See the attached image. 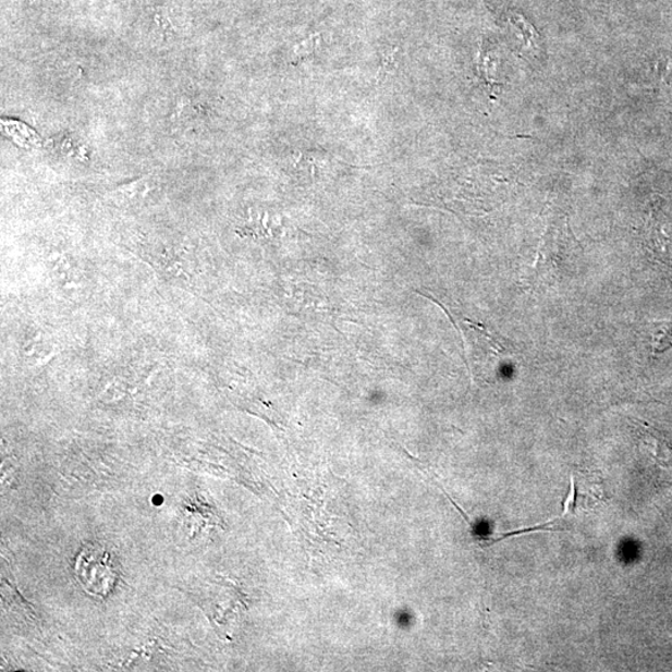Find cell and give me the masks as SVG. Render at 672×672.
Listing matches in <instances>:
<instances>
[{
  "label": "cell",
  "mask_w": 672,
  "mask_h": 672,
  "mask_svg": "<svg viewBox=\"0 0 672 672\" xmlns=\"http://www.w3.org/2000/svg\"><path fill=\"white\" fill-rule=\"evenodd\" d=\"M672 349V320L658 322L653 327L651 351L653 356L664 354Z\"/></svg>",
  "instance_id": "obj_5"
},
{
  "label": "cell",
  "mask_w": 672,
  "mask_h": 672,
  "mask_svg": "<svg viewBox=\"0 0 672 672\" xmlns=\"http://www.w3.org/2000/svg\"><path fill=\"white\" fill-rule=\"evenodd\" d=\"M577 2L582 3V4H587L590 2H596V0H577Z\"/></svg>",
  "instance_id": "obj_7"
},
{
  "label": "cell",
  "mask_w": 672,
  "mask_h": 672,
  "mask_svg": "<svg viewBox=\"0 0 672 672\" xmlns=\"http://www.w3.org/2000/svg\"><path fill=\"white\" fill-rule=\"evenodd\" d=\"M76 574L87 591L107 597L117 586L118 571L111 555L99 546H87L77 558Z\"/></svg>",
  "instance_id": "obj_1"
},
{
  "label": "cell",
  "mask_w": 672,
  "mask_h": 672,
  "mask_svg": "<svg viewBox=\"0 0 672 672\" xmlns=\"http://www.w3.org/2000/svg\"><path fill=\"white\" fill-rule=\"evenodd\" d=\"M569 240L560 229H549L543 235L537 253L535 265L526 276V284L534 286L538 283L554 282L557 277L566 268V258L571 253Z\"/></svg>",
  "instance_id": "obj_2"
},
{
  "label": "cell",
  "mask_w": 672,
  "mask_h": 672,
  "mask_svg": "<svg viewBox=\"0 0 672 672\" xmlns=\"http://www.w3.org/2000/svg\"><path fill=\"white\" fill-rule=\"evenodd\" d=\"M639 438L642 448L653 461L662 473L664 481L672 486V444L660 431L648 424L640 423Z\"/></svg>",
  "instance_id": "obj_3"
},
{
  "label": "cell",
  "mask_w": 672,
  "mask_h": 672,
  "mask_svg": "<svg viewBox=\"0 0 672 672\" xmlns=\"http://www.w3.org/2000/svg\"><path fill=\"white\" fill-rule=\"evenodd\" d=\"M318 42L319 37H310L307 40H304L294 48V56L296 58L308 57L314 50L317 49Z\"/></svg>",
  "instance_id": "obj_6"
},
{
  "label": "cell",
  "mask_w": 672,
  "mask_h": 672,
  "mask_svg": "<svg viewBox=\"0 0 672 672\" xmlns=\"http://www.w3.org/2000/svg\"><path fill=\"white\" fill-rule=\"evenodd\" d=\"M644 242L653 258L662 265L672 267L670 241L656 215L650 217L647 229H645Z\"/></svg>",
  "instance_id": "obj_4"
}]
</instances>
